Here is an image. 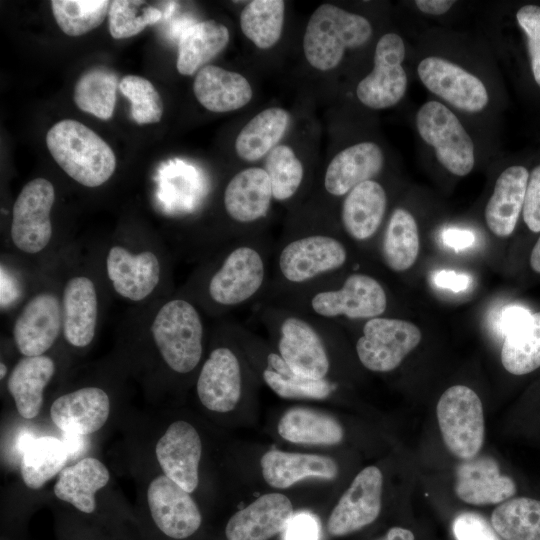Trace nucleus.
Returning a JSON list of instances; mask_svg holds the SVG:
<instances>
[{
    "label": "nucleus",
    "mask_w": 540,
    "mask_h": 540,
    "mask_svg": "<svg viewBox=\"0 0 540 540\" xmlns=\"http://www.w3.org/2000/svg\"><path fill=\"white\" fill-rule=\"evenodd\" d=\"M491 525L504 540H540V500L518 496L500 503Z\"/></svg>",
    "instance_id": "nucleus-38"
},
{
    "label": "nucleus",
    "mask_w": 540,
    "mask_h": 540,
    "mask_svg": "<svg viewBox=\"0 0 540 540\" xmlns=\"http://www.w3.org/2000/svg\"><path fill=\"white\" fill-rule=\"evenodd\" d=\"M46 145L62 170L83 186H101L115 171L112 148L79 121L64 119L54 124L46 134Z\"/></svg>",
    "instance_id": "nucleus-5"
},
{
    "label": "nucleus",
    "mask_w": 540,
    "mask_h": 540,
    "mask_svg": "<svg viewBox=\"0 0 540 540\" xmlns=\"http://www.w3.org/2000/svg\"><path fill=\"white\" fill-rule=\"evenodd\" d=\"M144 1H111L108 19L109 31L114 39H125L137 35L147 26L159 21L162 13Z\"/></svg>",
    "instance_id": "nucleus-44"
},
{
    "label": "nucleus",
    "mask_w": 540,
    "mask_h": 540,
    "mask_svg": "<svg viewBox=\"0 0 540 540\" xmlns=\"http://www.w3.org/2000/svg\"><path fill=\"white\" fill-rule=\"evenodd\" d=\"M54 201V186L45 178L33 179L22 188L13 205L10 228L12 242L20 251L35 254L49 244Z\"/></svg>",
    "instance_id": "nucleus-12"
},
{
    "label": "nucleus",
    "mask_w": 540,
    "mask_h": 540,
    "mask_svg": "<svg viewBox=\"0 0 540 540\" xmlns=\"http://www.w3.org/2000/svg\"><path fill=\"white\" fill-rule=\"evenodd\" d=\"M436 413L448 450L462 460L477 456L484 442L485 423L476 392L464 385L449 387L441 395Z\"/></svg>",
    "instance_id": "nucleus-8"
},
{
    "label": "nucleus",
    "mask_w": 540,
    "mask_h": 540,
    "mask_svg": "<svg viewBox=\"0 0 540 540\" xmlns=\"http://www.w3.org/2000/svg\"><path fill=\"white\" fill-rule=\"evenodd\" d=\"M69 459L67 445L54 436L31 439L22 450L20 473L26 487L41 489L66 467Z\"/></svg>",
    "instance_id": "nucleus-35"
},
{
    "label": "nucleus",
    "mask_w": 540,
    "mask_h": 540,
    "mask_svg": "<svg viewBox=\"0 0 540 540\" xmlns=\"http://www.w3.org/2000/svg\"><path fill=\"white\" fill-rule=\"evenodd\" d=\"M258 315L274 350L294 373L314 380L328 379L331 360L327 327L331 321L272 302L263 304Z\"/></svg>",
    "instance_id": "nucleus-1"
},
{
    "label": "nucleus",
    "mask_w": 540,
    "mask_h": 540,
    "mask_svg": "<svg viewBox=\"0 0 540 540\" xmlns=\"http://www.w3.org/2000/svg\"><path fill=\"white\" fill-rule=\"evenodd\" d=\"M150 330L159 355L171 371L186 375L199 366L204 351V324L190 301L175 298L163 304Z\"/></svg>",
    "instance_id": "nucleus-7"
},
{
    "label": "nucleus",
    "mask_w": 540,
    "mask_h": 540,
    "mask_svg": "<svg viewBox=\"0 0 540 540\" xmlns=\"http://www.w3.org/2000/svg\"><path fill=\"white\" fill-rule=\"evenodd\" d=\"M109 480L110 472L101 460L84 457L59 473L53 492L80 513L92 515L97 510L96 494Z\"/></svg>",
    "instance_id": "nucleus-27"
},
{
    "label": "nucleus",
    "mask_w": 540,
    "mask_h": 540,
    "mask_svg": "<svg viewBox=\"0 0 540 540\" xmlns=\"http://www.w3.org/2000/svg\"><path fill=\"white\" fill-rule=\"evenodd\" d=\"M193 92L204 108L215 113L238 110L253 96L243 75L215 65H206L197 72Z\"/></svg>",
    "instance_id": "nucleus-29"
},
{
    "label": "nucleus",
    "mask_w": 540,
    "mask_h": 540,
    "mask_svg": "<svg viewBox=\"0 0 540 540\" xmlns=\"http://www.w3.org/2000/svg\"><path fill=\"white\" fill-rule=\"evenodd\" d=\"M532 313L521 306L506 307L499 320V331L505 337L519 327Z\"/></svg>",
    "instance_id": "nucleus-51"
},
{
    "label": "nucleus",
    "mask_w": 540,
    "mask_h": 540,
    "mask_svg": "<svg viewBox=\"0 0 540 540\" xmlns=\"http://www.w3.org/2000/svg\"><path fill=\"white\" fill-rule=\"evenodd\" d=\"M264 169L270 179L273 199L286 201L299 190L304 177L301 161L286 145L272 149L265 160Z\"/></svg>",
    "instance_id": "nucleus-43"
},
{
    "label": "nucleus",
    "mask_w": 540,
    "mask_h": 540,
    "mask_svg": "<svg viewBox=\"0 0 540 540\" xmlns=\"http://www.w3.org/2000/svg\"><path fill=\"white\" fill-rule=\"evenodd\" d=\"M377 540H415L414 534L402 527H392Z\"/></svg>",
    "instance_id": "nucleus-54"
},
{
    "label": "nucleus",
    "mask_w": 540,
    "mask_h": 540,
    "mask_svg": "<svg viewBox=\"0 0 540 540\" xmlns=\"http://www.w3.org/2000/svg\"><path fill=\"white\" fill-rule=\"evenodd\" d=\"M106 270L117 294L131 301H142L157 287L161 265L151 251L134 254L115 245L108 251Z\"/></svg>",
    "instance_id": "nucleus-22"
},
{
    "label": "nucleus",
    "mask_w": 540,
    "mask_h": 540,
    "mask_svg": "<svg viewBox=\"0 0 540 540\" xmlns=\"http://www.w3.org/2000/svg\"><path fill=\"white\" fill-rule=\"evenodd\" d=\"M419 247L415 218L406 209L396 208L389 218L381 242L383 262L391 271H406L415 263Z\"/></svg>",
    "instance_id": "nucleus-37"
},
{
    "label": "nucleus",
    "mask_w": 540,
    "mask_h": 540,
    "mask_svg": "<svg viewBox=\"0 0 540 540\" xmlns=\"http://www.w3.org/2000/svg\"><path fill=\"white\" fill-rule=\"evenodd\" d=\"M384 166V155L374 142L349 146L330 161L324 174V188L332 196H345L358 184L372 180Z\"/></svg>",
    "instance_id": "nucleus-23"
},
{
    "label": "nucleus",
    "mask_w": 540,
    "mask_h": 540,
    "mask_svg": "<svg viewBox=\"0 0 540 540\" xmlns=\"http://www.w3.org/2000/svg\"><path fill=\"white\" fill-rule=\"evenodd\" d=\"M383 475L376 466L363 468L331 511L327 531L335 537L356 532L373 523L382 506Z\"/></svg>",
    "instance_id": "nucleus-15"
},
{
    "label": "nucleus",
    "mask_w": 540,
    "mask_h": 540,
    "mask_svg": "<svg viewBox=\"0 0 540 540\" xmlns=\"http://www.w3.org/2000/svg\"><path fill=\"white\" fill-rule=\"evenodd\" d=\"M530 266L536 273L540 274V237L535 243L531 256H530Z\"/></svg>",
    "instance_id": "nucleus-55"
},
{
    "label": "nucleus",
    "mask_w": 540,
    "mask_h": 540,
    "mask_svg": "<svg viewBox=\"0 0 540 540\" xmlns=\"http://www.w3.org/2000/svg\"><path fill=\"white\" fill-rule=\"evenodd\" d=\"M347 261L345 244L333 235L310 233L287 240L273 252L271 282L264 298L325 280Z\"/></svg>",
    "instance_id": "nucleus-3"
},
{
    "label": "nucleus",
    "mask_w": 540,
    "mask_h": 540,
    "mask_svg": "<svg viewBox=\"0 0 540 540\" xmlns=\"http://www.w3.org/2000/svg\"><path fill=\"white\" fill-rule=\"evenodd\" d=\"M454 4L451 0H417L415 5L426 14L441 15L446 13Z\"/></svg>",
    "instance_id": "nucleus-53"
},
{
    "label": "nucleus",
    "mask_w": 540,
    "mask_h": 540,
    "mask_svg": "<svg viewBox=\"0 0 540 540\" xmlns=\"http://www.w3.org/2000/svg\"><path fill=\"white\" fill-rule=\"evenodd\" d=\"M289 113L279 107L267 108L255 115L239 132L235 140L238 157L254 162L274 149L289 124Z\"/></svg>",
    "instance_id": "nucleus-36"
},
{
    "label": "nucleus",
    "mask_w": 540,
    "mask_h": 540,
    "mask_svg": "<svg viewBox=\"0 0 540 540\" xmlns=\"http://www.w3.org/2000/svg\"><path fill=\"white\" fill-rule=\"evenodd\" d=\"M272 254L268 244H235L208 280L210 301L221 309H233L264 298L271 282Z\"/></svg>",
    "instance_id": "nucleus-4"
},
{
    "label": "nucleus",
    "mask_w": 540,
    "mask_h": 540,
    "mask_svg": "<svg viewBox=\"0 0 540 540\" xmlns=\"http://www.w3.org/2000/svg\"><path fill=\"white\" fill-rule=\"evenodd\" d=\"M501 362L507 372L516 376L540 368V312L531 314L504 337Z\"/></svg>",
    "instance_id": "nucleus-39"
},
{
    "label": "nucleus",
    "mask_w": 540,
    "mask_h": 540,
    "mask_svg": "<svg viewBox=\"0 0 540 540\" xmlns=\"http://www.w3.org/2000/svg\"><path fill=\"white\" fill-rule=\"evenodd\" d=\"M272 200L270 179L265 169L260 167H249L235 174L223 196L227 215L244 225L266 217Z\"/></svg>",
    "instance_id": "nucleus-24"
},
{
    "label": "nucleus",
    "mask_w": 540,
    "mask_h": 540,
    "mask_svg": "<svg viewBox=\"0 0 540 540\" xmlns=\"http://www.w3.org/2000/svg\"><path fill=\"white\" fill-rule=\"evenodd\" d=\"M7 375V366L5 363H0V378L1 380Z\"/></svg>",
    "instance_id": "nucleus-57"
},
{
    "label": "nucleus",
    "mask_w": 540,
    "mask_h": 540,
    "mask_svg": "<svg viewBox=\"0 0 540 540\" xmlns=\"http://www.w3.org/2000/svg\"><path fill=\"white\" fill-rule=\"evenodd\" d=\"M98 320V296L93 281L86 276L69 279L62 297V330L65 340L73 347L88 346Z\"/></svg>",
    "instance_id": "nucleus-25"
},
{
    "label": "nucleus",
    "mask_w": 540,
    "mask_h": 540,
    "mask_svg": "<svg viewBox=\"0 0 540 540\" xmlns=\"http://www.w3.org/2000/svg\"><path fill=\"white\" fill-rule=\"evenodd\" d=\"M146 503L153 532L166 540H187L202 525V513L191 493L164 474L147 485Z\"/></svg>",
    "instance_id": "nucleus-10"
},
{
    "label": "nucleus",
    "mask_w": 540,
    "mask_h": 540,
    "mask_svg": "<svg viewBox=\"0 0 540 540\" xmlns=\"http://www.w3.org/2000/svg\"><path fill=\"white\" fill-rule=\"evenodd\" d=\"M243 389L244 373L238 353L228 345L212 349L196 380L201 405L213 413H229L240 402Z\"/></svg>",
    "instance_id": "nucleus-14"
},
{
    "label": "nucleus",
    "mask_w": 540,
    "mask_h": 540,
    "mask_svg": "<svg viewBox=\"0 0 540 540\" xmlns=\"http://www.w3.org/2000/svg\"><path fill=\"white\" fill-rule=\"evenodd\" d=\"M442 240L445 245L456 250H461L471 246L475 240V236L469 230L449 228L442 233Z\"/></svg>",
    "instance_id": "nucleus-52"
},
{
    "label": "nucleus",
    "mask_w": 540,
    "mask_h": 540,
    "mask_svg": "<svg viewBox=\"0 0 540 540\" xmlns=\"http://www.w3.org/2000/svg\"><path fill=\"white\" fill-rule=\"evenodd\" d=\"M264 361L260 368L263 382L283 399L324 400L334 391L329 379L314 380L294 373L280 355L264 345Z\"/></svg>",
    "instance_id": "nucleus-34"
},
{
    "label": "nucleus",
    "mask_w": 540,
    "mask_h": 540,
    "mask_svg": "<svg viewBox=\"0 0 540 540\" xmlns=\"http://www.w3.org/2000/svg\"><path fill=\"white\" fill-rule=\"evenodd\" d=\"M121 93L131 103V117L138 124L158 123L163 115V102L154 85L146 78L126 75L120 83Z\"/></svg>",
    "instance_id": "nucleus-45"
},
{
    "label": "nucleus",
    "mask_w": 540,
    "mask_h": 540,
    "mask_svg": "<svg viewBox=\"0 0 540 540\" xmlns=\"http://www.w3.org/2000/svg\"><path fill=\"white\" fill-rule=\"evenodd\" d=\"M260 466L265 482L276 489H287L310 477L333 480L339 472L337 462L332 457L277 449L265 452Z\"/></svg>",
    "instance_id": "nucleus-26"
},
{
    "label": "nucleus",
    "mask_w": 540,
    "mask_h": 540,
    "mask_svg": "<svg viewBox=\"0 0 540 540\" xmlns=\"http://www.w3.org/2000/svg\"><path fill=\"white\" fill-rule=\"evenodd\" d=\"M455 493L473 505L502 503L517 493L514 479L502 474L497 461L489 456L463 460L456 469Z\"/></svg>",
    "instance_id": "nucleus-20"
},
{
    "label": "nucleus",
    "mask_w": 540,
    "mask_h": 540,
    "mask_svg": "<svg viewBox=\"0 0 540 540\" xmlns=\"http://www.w3.org/2000/svg\"><path fill=\"white\" fill-rule=\"evenodd\" d=\"M110 407V398L102 388L87 386L57 397L50 407V417L60 430L85 436L106 424Z\"/></svg>",
    "instance_id": "nucleus-21"
},
{
    "label": "nucleus",
    "mask_w": 540,
    "mask_h": 540,
    "mask_svg": "<svg viewBox=\"0 0 540 540\" xmlns=\"http://www.w3.org/2000/svg\"><path fill=\"white\" fill-rule=\"evenodd\" d=\"M452 531L456 540H501L493 526L474 512L457 515L452 523Z\"/></svg>",
    "instance_id": "nucleus-47"
},
{
    "label": "nucleus",
    "mask_w": 540,
    "mask_h": 540,
    "mask_svg": "<svg viewBox=\"0 0 540 540\" xmlns=\"http://www.w3.org/2000/svg\"><path fill=\"white\" fill-rule=\"evenodd\" d=\"M529 173L524 166L513 165L497 178L493 194L485 208V221L498 237L510 236L523 209Z\"/></svg>",
    "instance_id": "nucleus-30"
},
{
    "label": "nucleus",
    "mask_w": 540,
    "mask_h": 540,
    "mask_svg": "<svg viewBox=\"0 0 540 540\" xmlns=\"http://www.w3.org/2000/svg\"><path fill=\"white\" fill-rule=\"evenodd\" d=\"M277 432L288 442L305 445H337L344 437L343 427L334 417L307 407L285 411L277 423Z\"/></svg>",
    "instance_id": "nucleus-32"
},
{
    "label": "nucleus",
    "mask_w": 540,
    "mask_h": 540,
    "mask_svg": "<svg viewBox=\"0 0 540 540\" xmlns=\"http://www.w3.org/2000/svg\"><path fill=\"white\" fill-rule=\"evenodd\" d=\"M62 329V308L56 295L42 292L31 298L13 326L15 345L24 357L45 355Z\"/></svg>",
    "instance_id": "nucleus-18"
},
{
    "label": "nucleus",
    "mask_w": 540,
    "mask_h": 540,
    "mask_svg": "<svg viewBox=\"0 0 540 540\" xmlns=\"http://www.w3.org/2000/svg\"><path fill=\"white\" fill-rule=\"evenodd\" d=\"M433 282L440 288L450 289L454 292L465 290L471 283L470 276L451 270H440L433 275Z\"/></svg>",
    "instance_id": "nucleus-50"
},
{
    "label": "nucleus",
    "mask_w": 540,
    "mask_h": 540,
    "mask_svg": "<svg viewBox=\"0 0 540 540\" xmlns=\"http://www.w3.org/2000/svg\"><path fill=\"white\" fill-rule=\"evenodd\" d=\"M202 440L188 421L171 422L155 445V457L162 474L193 493L199 485Z\"/></svg>",
    "instance_id": "nucleus-16"
},
{
    "label": "nucleus",
    "mask_w": 540,
    "mask_h": 540,
    "mask_svg": "<svg viewBox=\"0 0 540 540\" xmlns=\"http://www.w3.org/2000/svg\"><path fill=\"white\" fill-rule=\"evenodd\" d=\"M417 72L430 92L461 111L477 113L488 104L482 81L448 60L435 56L424 58Z\"/></svg>",
    "instance_id": "nucleus-17"
},
{
    "label": "nucleus",
    "mask_w": 540,
    "mask_h": 540,
    "mask_svg": "<svg viewBox=\"0 0 540 540\" xmlns=\"http://www.w3.org/2000/svg\"><path fill=\"white\" fill-rule=\"evenodd\" d=\"M387 207V195L381 184L364 181L349 191L340 212L341 224L353 240L362 242L378 231Z\"/></svg>",
    "instance_id": "nucleus-28"
},
{
    "label": "nucleus",
    "mask_w": 540,
    "mask_h": 540,
    "mask_svg": "<svg viewBox=\"0 0 540 540\" xmlns=\"http://www.w3.org/2000/svg\"><path fill=\"white\" fill-rule=\"evenodd\" d=\"M522 212L527 227L540 232V165L529 175Z\"/></svg>",
    "instance_id": "nucleus-48"
},
{
    "label": "nucleus",
    "mask_w": 540,
    "mask_h": 540,
    "mask_svg": "<svg viewBox=\"0 0 540 540\" xmlns=\"http://www.w3.org/2000/svg\"><path fill=\"white\" fill-rule=\"evenodd\" d=\"M285 16L282 0L250 1L240 15L243 34L258 48L269 49L280 39Z\"/></svg>",
    "instance_id": "nucleus-41"
},
{
    "label": "nucleus",
    "mask_w": 540,
    "mask_h": 540,
    "mask_svg": "<svg viewBox=\"0 0 540 540\" xmlns=\"http://www.w3.org/2000/svg\"><path fill=\"white\" fill-rule=\"evenodd\" d=\"M516 18L527 36L532 73L540 87V6L525 5L518 10Z\"/></svg>",
    "instance_id": "nucleus-46"
},
{
    "label": "nucleus",
    "mask_w": 540,
    "mask_h": 540,
    "mask_svg": "<svg viewBox=\"0 0 540 540\" xmlns=\"http://www.w3.org/2000/svg\"><path fill=\"white\" fill-rule=\"evenodd\" d=\"M293 515L291 500L266 493L234 513L226 523V540H269L282 532Z\"/></svg>",
    "instance_id": "nucleus-19"
},
{
    "label": "nucleus",
    "mask_w": 540,
    "mask_h": 540,
    "mask_svg": "<svg viewBox=\"0 0 540 540\" xmlns=\"http://www.w3.org/2000/svg\"><path fill=\"white\" fill-rule=\"evenodd\" d=\"M107 0H52V14L68 36H81L103 23L109 12Z\"/></svg>",
    "instance_id": "nucleus-42"
},
{
    "label": "nucleus",
    "mask_w": 540,
    "mask_h": 540,
    "mask_svg": "<svg viewBox=\"0 0 540 540\" xmlns=\"http://www.w3.org/2000/svg\"><path fill=\"white\" fill-rule=\"evenodd\" d=\"M118 86V76L112 70L103 66L90 68L75 84L74 102L80 110L108 120L115 110Z\"/></svg>",
    "instance_id": "nucleus-40"
},
{
    "label": "nucleus",
    "mask_w": 540,
    "mask_h": 540,
    "mask_svg": "<svg viewBox=\"0 0 540 540\" xmlns=\"http://www.w3.org/2000/svg\"><path fill=\"white\" fill-rule=\"evenodd\" d=\"M421 138L435 149L437 160L457 176L469 174L475 163L474 144L455 114L438 101L423 104L416 114Z\"/></svg>",
    "instance_id": "nucleus-9"
},
{
    "label": "nucleus",
    "mask_w": 540,
    "mask_h": 540,
    "mask_svg": "<svg viewBox=\"0 0 540 540\" xmlns=\"http://www.w3.org/2000/svg\"><path fill=\"white\" fill-rule=\"evenodd\" d=\"M266 300L328 321L339 318L366 321L383 315L388 304L382 284L373 276L359 272L349 274L338 286L320 281Z\"/></svg>",
    "instance_id": "nucleus-2"
},
{
    "label": "nucleus",
    "mask_w": 540,
    "mask_h": 540,
    "mask_svg": "<svg viewBox=\"0 0 540 540\" xmlns=\"http://www.w3.org/2000/svg\"><path fill=\"white\" fill-rule=\"evenodd\" d=\"M405 44L396 33H387L377 42L374 67L357 85L359 101L371 109L396 105L407 89V75L402 67Z\"/></svg>",
    "instance_id": "nucleus-13"
},
{
    "label": "nucleus",
    "mask_w": 540,
    "mask_h": 540,
    "mask_svg": "<svg viewBox=\"0 0 540 540\" xmlns=\"http://www.w3.org/2000/svg\"><path fill=\"white\" fill-rule=\"evenodd\" d=\"M422 334L413 323L388 317L366 320L355 350L360 363L373 372H390L420 343Z\"/></svg>",
    "instance_id": "nucleus-11"
},
{
    "label": "nucleus",
    "mask_w": 540,
    "mask_h": 540,
    "mask_svg": "<svg viewBox=\"0 0 540 540\" xmlns=\"http://www.w3.org/2000/svg\"><path fill=\"white\" fill-rule=\"evenodd\" d=\"M320 523L318 518L308 512L293 514L286 524L283 540H319Z\"/></svg>",
    "instance_id": "nucleus-49"
},
{
    "label": "nucleus",
    "mask_w": 540,
    "mask_h": 540,
    "mask_svg": "<svg viewBox=\"0 0 540 540\" xmlns=\"http://www.w3.org/2000/svg\"><path fill=\"white\" fill-rule=\"evenodd\" d=\"M371 36L372 26L365 17L325 3L308 20L304 55L313 68L329 71L341 62L346 49L363 46Z\"/></svg>",
    "instance_id": "nucleus-6"
},
{
    "label": "nucleus",
    "mask_w": 540,
    "mask_h": 540,
    "mask_svg": "<svg viewBox=\"0 0 540 540\" xmlns=\"http://www.w3.org/2000/svg\"><path fill=\"white\" fill-rule=\"evenodd\" d=\"M73 536L71 537H67L66 540H94L92 538H87V537H84V536H79L78 533H73L72 534Z\"/></svg>",
    "instance_id": "nucleus-56"
},
{
    "label": "nucleus",
    "mask_w": 540,
    "mask_h": 540,
    "mask_svg": "<svg viewBox=\"0 0 540 540\" xmlns=\"http://www.w3.org/2000/svg\"><path fill=\"white\" fill-rule=\"evenodd\" d=\"M55 369L53 359L47 355L23 356L13 367L7 388L22 418L30 420L39 415L44 390L53 378Z\"/></svg>",
    "instance_id": "nucleus-31"
},
{
    "label": "nucleus",
    "mask_w": 540,
    "mask_h": 540,
    "mask_svg": "<svg viewBox=\"0 0 540 540\" xmlns=\"http://www.w3.org/2000/svg\"><path fill=\"white\" fill-rule=\"evenodd\" d=\"M228 28L214 20H206L188 27L178 44L176 67L180 74L191 76L206 66L229 43Z\"/></svg>",
    "instance_id": "nucleus-33"
}]
</instances>
